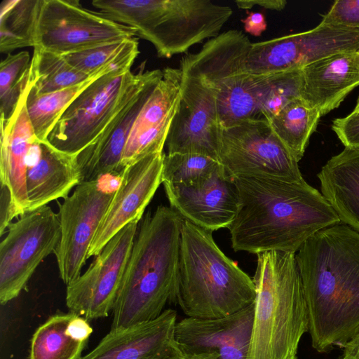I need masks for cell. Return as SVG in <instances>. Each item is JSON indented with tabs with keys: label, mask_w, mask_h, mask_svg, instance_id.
I'll return each mask as SVG.
<instances>
[{
	"label": "cell",
	"mask_w": 359,
	"mask_h": 359,
	"mask_svg": "<svg viewBox=\"0 0 359 359\" xmlns=\"http://www.w3.org/2000/svg\"><path fill=\"white\" fill-rule=\"evenodd\" d=\"M92 5L135 29L163 58L217 36L233 14L231 7L210 0H93Z\"/></svg>",
	"instance_id": "obj_6"
},
{
	"label": "cell",
	"mask_w": 359,
	"mask_h": 359,
	"mask_svg": "<svg viewBox=\"0 0 359 359\" xmlns=\"http://www.w3.org/2000/svg\"><path fill=\"white\" fill-rule=\"evenodd\" d=\"M255 304L218 318L177 321L174 342L183 359H247Z\"/></svg>",
	"instance_id": "obj_16"
},
{
	"label": "cell",
	"mask_w": 359,
	"mask_h": 359,
	"mask_svg": "<svg viewBox=\"0 0 359 359\" xmlns=\"http://www.w3.org/2000/svg\"><path fill=\"white\" fill-rule=\"evenodd\" d=\"M341 52H359V31L320 22L309 31L252 43L247 71L262 76L302 69Z\"/></svg>",
	"instance_id": "obj_13"
},
{
	"label": "cell",
	"mask_w": 359,
	"mask_h": 359,
	"mask_svg": "<svg viewBox=\"0 0 359 359\" xmlns=\"http://www.w3.org/2000/svg\"><path fill=\"white\" fill-rule=\"evenodd\" d=\"M144 68L109 72L86 88L67 108L47 137L55 149L76 155L102 131L138 87Z\"/></svg>",
	"instance_id": "obj_8"
},
{
	"label": "cell",
	"mask_w": 359,
	"mask_h": 359,
	"mask_svg": "<svg viewBox=\"0 0 359 359\" xmlns=\"http://www.w3.org/2000/svg\"><path fill=\"white\" fill-rule=\"evenodd\" d=\"M332 129L344 147H359V114L334 119Z\"/></svg>",
	"instance_id": "obj_35"
},
{
	"label": "cell",
	"mask_w": 359,
	"mask_h": 359,
	"mask_svg": "<svg viewBox=\"0 0 359 359\" xmlns=\"http://www.w3.org/2000/svg\"><path fill=\"white\" fill-rule=\"evenodd\" d=\"M312 347L327 353L359 333V232L344 224L311 236L295 253Z\"/></svg>",
	"instance_id": "obj_1"
},
{
	"label": "cell",
	"mask_w": 359,
	"mask_h": 359,
	"mask_svg": "<svg viewBox=\"0 0 359 359\" xmlns=\"http://www.w3.org/2000/svg\"><path fill=\"white\" fill-rule=\"evenodd\" d=\"M80 184L75 155L62 152L47 141L37 140L33 144L26 172L27 212L60 198H67Z\"/></svg>",
	"instance_id": "obj_21"
},
{
	"label": "cell",
	"mask_w": 359,
	"mask_h": 359,
	"mask_svg": "<svg viewBox=\"0 0 359 359\" xmlns=\"http://www.w3.org/2000/svg\"><path fill=\"white\" fill-rule=\"evenodd\" d=\"M177 313L165 309L156 318L110 330L79 359H183L174 342Z\"/></svg>",
	"instance_id": "obj_20"
},
{
	"label": "cell",
	"mask_w": 359,
	"mask_h": 359,
	"mask_svg": "<svg viewBox=\"0 0 359 359\" xmlns=\"http://www.w3.org/2000/svg\"><path fill=\"white\" fill-rule=\"evenodd\" d=\"M163 76L161 69L144 71L142 80L133 95L99 135L75 155L81 184L108 175L121 176L123 154L134 121Z\"/></svg>",
	"instance_id": "obj_17"
},
{
	"label": "cell",
	"mask_w": 359,
	"mask_h": 359,
	"mask_svg": "<svg viewBox=\"0 0 359 359\" xmlns=\"http://www.w3.org/2000/svg\"><path fill=\"white\" fill-rule=\"evenodd\" d=\"M183 220L165 205H159L153 215H146L112 310L111 330L154 320L171 302Z\"/></svg>",
	"instance_id": "obj_3"
},
{
	"label": "cell",
	"mask_w": 359,
	"mask_h": 359,
	"mask_svg": "<svg viewBox=\"0 0 359 359\" xmlns=\"http://www.w3.org/2000/svg\"><path fill=\"white\" fill-rule=\"evenodd\" d=\"M351 113L359 114V97L357 100L355 107Z\"/></svg>",
	"instance_id": "obj_40"
},
{
	"label": "cell",
	"mask_w": 359,
	"mask_h": 359,
	"mask_svg": "<svg viewBox=\"0 0 359 359\" xmlns=\"http://www.w3.org/2000/svg\"><path fill=\"white\" fill-rule=\"evenodd\" d=\"M345 359H359V333L343 348Z\"/></svg>",
	"instance_id": "obj_39"
},
{
	"label": "cell",
	"mask_w": 359,
	"mask_h": 359,
	"mask_svg": "<svg viewBox=\"0 0 359 359\" xmlns=\"http://www.w3.org/2000/svg\"><path fill=\"white\" fill-rule=\"evenodd\" d=\"M31 58L28 52L8 54L0 65L1 121L14 114L29 79Z\"/></svg>",
	"instance_id": "obj_32"
},
{
	"label": "cell",
	"mask_w": 359,
	"mask_h": 359,
	"mask_svg": "<svg viewBox=\"0 0 359 359\" xmlns=\"http://www.w3.org/2000/svg\"><path fill=\"white\" fill-rule=\"evenodd\" d=\"M252 43L241 31L230 29L180 60L182 74L199 79L214 93L221 127L263 120L258 109L257 81L246 67Z\"/></svg>",
	"instance_id": "obj_7"
},
{
	"label": "cell",
	"mask_w": 359,
	"mask_h": 359,
	"mask_svg": "<svg viewBox=\"0 0 359 359\" xmlns=\"http://www.w3.org/2000/svg\"><path fill=\"white\" fill-rule=\"evenodd\" d=\"M321 194L340 222L359 232V147H345L318 174Z\"/></svg>",
	"instance_id": "obj_24"
},
{
	"label": "cell",
	"mask_w": 359,
	"mask_h": 359,
	"mask_svg": "<svg viewBox=\"0 0 359 359\" xmlns=\"http://www.w3.org/2000/svg\"><path fill=\"white\" fill-rule=\"evenodd\" d=\"M301 98L321 116L339 107L359 86V52H341L302 69Z\"/></svg>",
	"instance_id": "obj_22"
},
{
	"label": "cell",
	"mask_w": 359,
	"mask_h": 359,
	"mask_svg": "<svg viewBox=\"0 0 359 359\" xmlns=\"http://www.w3.org/2000/svg\"><path fill=\"white\" fill-rule=\"evenodd\" d=\"M27 88L13 116L0 122V181L9 189L15 217L27 210V159L32 146L38 140L26 109Z\"/></svg>",
	"instance_id": "obj_23"
},
{
	"label": "cell",
	"mask_w": 359,
	"mask_h": 359,
	"mask_svg": "<svg viewBox=\"0 0 359 359\" xmlns=\"http://www.w3.org/2000/svg\"><path fill=\"white\" fill-rule=\"evenodd\" d=\"M254 76L257 84L258 109L263 120L269 122L288 104L301 98L302 69Z\"/></svg>",
	"instance_id": "obj_30"
},
{
	"label": "cell",
	"mask_w": 359,
	"mask_h": 359,
	"mask_svg": "<svg viewBox=\"0 0 359 359\" xmlns=\"http://www.w3.org/2000/svg\"><path fill=\"white\" fill-rule=\"evenodd\" d=\"M252 335L247 359H298L309 330L307 306L295 253L257 254Z\"/></svg>",
	"instance_id": "obj_5"
},
{
	"label": "cell",
	"mask_w": 359,
	"mask_h": 359,
	"mask_svg": "<svg viewBox=\"0 0 359 359\" xmlns=\"http://www.w3.org/2000/svg\"><path fill=\"white\" fill-rule=\"evenodd\" d=\"M252 278L226 257L212 231L183 220L172 302L187 317L218 318L255 302Z\"/></svg>",
	"instance_id": "obj_4"
},
{
	"label": "cell",
	"mask_w": 359,
	"mask_h": 359,
	"mask_svg": "<svg viewBox=\"0 0 359 359\" xmlns=\"http://www.w3.org/2000/svg\"><path fill=\"white\" fill-rule=\"evenodd\" d=\"M243 22L245 32L255 36H260L267 27L265 16L259 12H250Z\"/></svg>",
	"instance_id": "obj_37"
},
{
	"label": "cell",
	"mask_w": 359,
	"mask_h": 359,
	"mask_svg": "<svg viewBox=\"0 0 359 359\" xmlns=\"http://www.w3.org/2000/svg\"><path fill=\"white\" fill-rule=\"evenodd\" d=\"M120 179L121 177L108 175L96 181L81 183L62 203L57 202L61 237L54 255L60 277L67 285L81 275L90 243Z\"/></svg>",
	"instance_id": "obj_10"
},
{
	"label": "cell",
	"mask_w": 359,
	"mask_h": 359,
	"mask_svg": "<svg viewBox=\"0 0 359 359\" xmlns=\"http://www.w3.org/2000/svg\"><path fill=\"white\" fill-rule=\"evenodd\" d=\"M235 3L238 8L242 9H250L254 6H259L273 11H282L287 4V1L285 0H238Z\"/></svg>",
	"instance_id": "obj_38"
},
{
	"label": "cell",
	"mask_w": 359,
	"mask_h": 359,
	"mask_svg": "<svg viewBox=\"0 0 359 359\" xmlns=\"http://www.w3.org/2000/svg\"><path fill=\"white\" fill-rule=\"evenodd\" d=\"M93 75L78 71L61 55L34 47L29 84L39 94L50 93L81 83Z\"/></svg>",
	"instance_id": "obj_29"
},
{
	"label": "cell",
	"mask_w": 359,
	"mask_h": 359,
	"mask_svg": "<svg viewBox=\"0 0 359 359\" xmlns=\"http://www.w3.org/2000/svg\"><path fill=\"white\" fill-rule=\"evenodd\" d=\"M170 207L183 219L210 231L228 228L238 208L236 185L221 165L191 184L163 183Z\"/></svg>",
	"instance_id": "obj_19"
},
{
	"label": "cell",
	"mask_w": 359,
	"mask_h": 359,
	"mask_svg": "<svg viewBox=\"0 0 359 359\" xmlns=\"http://www.w3.org/2000/svg\"><path fill=\"white\" fill-rule=\"evenodd\" d=\"M233 181L238 208L228 229L236 252L296 253L314 233L340 222L324 196L306 181L257 177Z\"/></svg>",
	"instance_id": "obj_2"
},
{
	"label": "cell",
	"mask_w": 359,
	"mask_h": 359,
	"mask_svg": "<svg viewBox=\"0 0 359 359\" xmlns=\"http://www.w3.org/2000/svg\"><path fill=\"white\" fill-rule=\"evenodd\" d=\"M43 0H4L0 6V51L36 46Z\"/></svg>",
	"instance_id": "obj_27"
},
{
	"label": "cell",
	"mask_w": 359,
	"mask_h": 359,
	"mask_svg": "<svg viewBox=\"0 0 359 359\" xmlns=\"http://www.w3.org/2000/svg\"><path fill=\"white\" fill-rule=\"evenodd\" d=\"M165 153H156L126 167L90 243L88 259L96 256L124 226L138 222L162 183Z\"/></svg>",
	"instance_id": "obj_18"
},
{
	"label": "cell",
	"mask_w": 359,
	"mask_h": 359,
	"mask_svg": "<svg viewBox=\"0 0 359 359\" xmlns=\"http://www.w3.org/2000/svg\"><path fill=\"white\" fill-rule=\"evenodd\" d=\"M340 359H345V358H340Z\"/></svg>",
	"instance_id": "obj_41"
},
{
	"label": "cell",
	"mask_w": 359,
	"mask_h": 359,
	"mask_svg": "<svg viewBox=\"0 0 359 359\" xmlns=\"http://www.w3.org/2000/svg\"><path fill=\"white\" fill-rule=\"evenodd\" d=\"M92 333L85 318L71 311L54 314L34 333L29 359H79Z\"/></svg>",
	"instance_id": "obj_25"
},
{
	"label": "cell",
	"mask_w": 359,
	"mask_h": 359,
	"mask_svg": "<svg viewBox=\"0 0 359 359\" xmlns=\"http://www.w3.org/2000/svg\"><path fill=\"white\" fill-rule=\"evenodd\" d=\"M320 117L317 109L299 98L285 107L269 123L276 135L299 161Z\"/></svg>",
	"instance_id": "obj_28"
},
{
	"label": "cell",
	"mask_w": 359,
	"mask_h": 359,
	"mask_svg": "<svg viewBox=\"0 0 359 359\" xmlns=\"http://www.w3.org/2000/svg\"><path fill=\"white\" fill-rule=\"evenodd\" d=\"M221 126L214 93L182 74L180 100L165 140L166 154H197L219 161Z\"/></svg>",
	"instance_id": "obj_15"
},
{
	"label": "cell",
	"mask_w": 359,
	"mask_h": 359,
	"mask_svg": "<svg viewBox=\"0 0 359 359\" xmlns=\"http://www.w3.org/2000/svg\"><path fill=\"white\" fill-rule=\"evenodd\" d=\"M136 37L116 41L62 55L64 58L78 71L91 76L112 65L134 62L140 51Z\"/></svg>",
	"instance_id": "obj_31"
},
{
	"label": "cell",
	"mask_w": 359,
	"mask_h": 359,
	"mask_svg": "<svg viewBox=\"0 0 359 359\" xmlns=\"http://www.w3.org/2000/svg\"><path fill=\"white\" fill-rule=\"evenodd\" d=\"M219 162L232 180L257 177L288 182L305 181L299 161L265 120H246L221 127Z\"/></svg>",
	"instance_id": "obj_9"
},
{
	"label": "cell",
	"mask_w": 359,
	"mask_h": 359,
	"mask_svg": "<svg viewBox=\"0 0 359 359\" xmlns=\"http://www.w3.org/2000/svg\"><path fill=\"white\" fill-rule=\"evenodd\" d=\"M138 222H132L114 236L95 256L83 274L67 285L69 311L87 320L112 312L137 234Z\"/></svg>",
	"instance_id": "obj_14"
},
{
	"label": "cell",
	"mask_w": 359,
	"mask_h": 359,
	"mask_svg": "<svg viewBox=\"0 0 359 359\" xmlns=\"http://www.w3.org/2000/svg\"><path fill=\"white\" fill-rule=\"evenodd\" d=\"M322 22L359 31V0H337Z\"/></svg>",
	"instance_id": "obj_34"
},
{
	"label": "cell",
	"mask_w": 359,
	"mask_h": 359,
	"mask_svg": "<svg viewBox=\"0 0 359 359\" xmlns=\"http://www.w3.org/2000/svg\"><path fill=\"white\" fill-rule=\"evenodd\" d=\"M61 237L58 215L43 205L21 215L0 243V303L19 296L39 264L55 252Z\"/></svg>",
	"instance_id": "obj_11"
},
{
	"label": "cell",
	"mask_w": 359,
	"mask_h": 359,
	"mask_svg": "<svg viewBox=\"0 0 359 359\" xmlns=\"http://www.w3.org/2000/svg\"><path fill=\"white\" fill-rule=\"evenodd\" d=\"M132 65L133 63L123 62L108 66L81 83L47 94L37 93L28 83L26 109L36 138L39 141H46L64 111L93 82L114 70H130Z\"/></svg>",
	"instance_id": "obj_26"
},
{
	"label": "cell",
	"mask_w": 359,
	"mask_h": 359,
	"mask_svg": "<svg viewBox=\"0 0 359 359\" xmlns=\"http://www.w3.org/2000/svg\"><path fill=\"white\" fill-rule=\"evenodd\" d=\"M0 234L2 236L15 217L9 189L1 184Z\"/></svg>",
	"instance_id": "obj_36"
},
{
	"label": "cell",
	"mask_w": 359,
	"mask_h": 359,
	"mask_svg": "<svg viewBox=\"0 0 359 359\" xmlns=\"http://www.w3.org/2000/svg\"><path fill=\"white\" fill-rule=\"evenodd\" d=\"M222 165L197 154H164L162 183L191 185L210 175Z\"/></svg>",
	"instance_id": "obj_33"
},
{
	"label": "cell",
	"mask_w": 359,
	"mask_h": 359,
	"mask_svg": "<svg viewBox=\"0 0 359 359\" xmlns=\"http://www.w3.org/2000/svg\"><path fill=\"white\" fill-rule=\"evenodd\" d=\"M135 36L133 28L83 8L79 1L43 0L35 46L62 55Z\"/></svg>",
	"instance_id": "obj_12"
}]
</instances>
